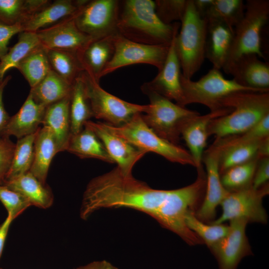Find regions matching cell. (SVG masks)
<instances>
[{
	"label": "cell",
	"mask_w": 269,
	"mask_h": 269,
	"mask_svg": "<svg viewBox=\"0 0 269 269\" xmlns=\"http://www.w3.org/2000/svg\"><path fill=\"white\" fill-rule=\"evenodd\" d=\"M118 0H87L73 16L77 27L93 39L118 34Z\"/></svg>",
	"instance_id": "11"
},
{
	"label": "cell",
	"mask_w": 269,
	"mask_h": 269,
	"mask_svg": "<svg viewBox=\"0 0 269 269\" xmlns=\"http://www.w3.org/2000/svg\"><path fill=\"white\" fill-rule=\"evenodd\" d=\"M195 213L190 212L186 215V224L209 248L228 234L229 225L206 224L197 218Z\"/></svg>",
	"instance_id": "38"
},
{
	"label": "cell",
	"mask_w": 269,
	"mask_h": 269,
	"mask_svg": "<svg viewBox=\"0 0 269 269\" xmlns=\"http://www.w3.org/2000/svg\"><path fill=\"white\" fill-rule=\"evenodd\" d=\"M13 220L10 216L7 215L4 221L0 224V259L2 254L9 229Z\"/></svg>",
	"instance_id": "45"
},
{
	"label": "cell",
	"mask_w": 269,
	"mask_h": 269,
	"mask_svg": "<svg viewBox=\"0 0 269 269\" xmlns=\"http://www.w3.org/2000/svg\"><path fill=\"white\" fill-rule=\"evenodd\" d=\"M269 179V157L260 159L258 162L252 182V187L257 189L268 182Z\"/></svg>",
	"instance_id": "43"
},
{
	"label": "cell",
	"mask_w": 269,
	"mask_h": 269,
	"mask_svg": "<svg viewBox=\"0 0 269 269\" xmlns=\"http://www.w3.org/2000/svg\"><path fill=\"white\" fill-rule=\"evenodd\" d=\"M50 1L48 0H0V22L9 25H21Z\"/></svg>",
	"instance_id": "29"
},
{
	"label": "cell",
	"mask_w": 269,
	"mask_h": 269,
	"mask_svg": "<svg viewBox=\"0 0 269 269\" xmlns=\"http://www.w3.org/2000/svg\"><path fill=\"white\" fill-rule=\"evenodd\" d=\"M115 35L93 39L84 48L77 52L84 70L98 82H99L103 71L113 56Z\"/></svg>",
	"instance_id": "23"
},
{
	"label": "cell",
	"mask_w": 269,
	"mask_h": 269,
	"mask_svg": "<svg viewBox=\"0 0 269 269\" xmlns=\"http://www.w3.org/2000/svg\"><path fill=\"white\" fill-rule=\"evenodd\" d=\"M202 161L206 169V186L203 201L196 211V217L203 222L215 220L218 206L229 192L223 186L219 172V153L212 145L204 151Z\"/></svg>",
	"instance_id": "15"
},
{
	"label": "cell",
	"mask_w": 269,
	"mask_h": 269,
	"mask_svg": "<svg viewBox=\"0 0 269 269\" xmlns=\"http://www.w3.org/2000/svg\"><path fill=\"white\" fill-rule=\"evenodd\" d=\"M40 43L36 32L22 31L19 33L17 42L9 48L0 60V82L10 69L16 68L22 59Z\"/></svg>",
	"instance_id": "34"
},
{
	"label": "cell",
	"mask_w": 269,
	"mask_h": 269,
	"mask_svg": "<svg viewBox=\"0 0 269 269\" xmlns=\"http://www.w3.org/2000/svg\"><path fill=\"white\" fill-rule=\"evenodd\" d=\"M245 2L242 0H213L204 17L206 21H216L234 29L243 18Z\"/></svg>",
	"instance_id": "33"
},
{
	"label": "cell",
	"mask_w": 269,
	"mask_h": 269,
	"mask_svg": "<svg viewBox=\"0 0 269 269\" xmlns=\"http://www.w3.org/2000/svg\"><path fill=\"white\" fill-rule=\"evenodd\" d=\"M248 223L243 219L230 221L228 234L209 248L218 261L219 269H236L243 258L252 254L246 235Z\"/></svg>",
	"instance_id": "13"
},
{
	"label": "cell",
	"mask_w": 269,
	"mask_h": 269,
	"mask_svg": "<svg viewBox=\"0 0 269 269\" xmlns=\"http://www.w3.org/2000/svg\"><path fill=\"white\" fill-rule=\"evenodd\" d=\"M188 0H156L155 10L160 20L171 24L183 18Z\"/></svg>",
	"instance_id": "39"
},
{
	"label": "cell",
	"mask_w": 269,
	"mask_h": 269,
	"mask_svg": "<svg viewBox=\"0 0 269 269\" xmlns=\"http://www.w3.org/2000/svg\"><path fill=\"white\" fill-rule=\"evenodd\" d=\"M184 97V107L190 104H200L210 112L225 108L222 101L229 95L238 92H260L243 87L233 79H226L220 70L212 68L198 81H194L180 76Z\"/></svg>",
	"instance_id": "8"
},
{
	"label": "cell",
	"mask_w": 269,
	"mask_h": 269,
	"mask_svg": "<svg viewBox=\"0 0 269 269\" xmlns=\"http://www.w3.org/2000/svg\"><path fill=\"white\" fill-rule=\"evenodd\" d=\"M213 0H193L194 8L199 15L204 19L205 13Z\"/></svg>",
	"instance_id": "46"
},
{
	"label": "cell",
	"mask_w": 269,
	"mask_h": 269,
	"mask_svg": "<svg viewBox=\"0 0 269 269\" xmlns=\"http://www.w3.org/2000/svg\"><path fill=\"white\" fill-rule=\"evenodd\" d=\"M46 107L37 104L29 93L19 111L10 117L2 137L14 136L17 139L36 133L42 125Z\"/></svg>",
	"instance_id": "21"
},
{
	"label": "cell",
	"mask_w": 269,
	"mask_h": 269,
	"mask_svg": "<svg viewBox=\"0 0 269 269\" xmlns=\"http://www.w3.org/2000/svg\"><path fill=\"white\" fill-rule=\"evenodd\" d=\"M93 114V117L102 120L110 125L119 127L129 122L137 114H145L149 104L141 105L125 101L108 93L85 71L80 75Z\"/></svg>",
	"instance_id": "9"
},
{
	"label": "cell",
	"mask_w": 269,
	"mask_h": 269,
	"mask_svg": "<svg viewBox=\"0 0 269 269\" xmlns=\"http://www.w3.org/2000/svg\"><path fill=\"white\" fill-rule=\"evenodd\" d=\"M221 105L232 111L210 122L208 135L216 138L242 134L269 114V92L234 93L224 98Z\"/></svg>",
	"instance_id": "3"
},
{
	"label": "cell",
	"mask_w": 269,
	"mask_h": 269,
	"mask_svg": "<svg viewBox=\"0 0 269 269\" xmlns=\"http://www.w3.org/2000/svg\"><path fill=\"white\" fill-rule=\"evenodd\" d=\"M71 135L79 133L86 122L93 117L84 83L79 76L75 81L70 104Z\"/></svg>",
	"instance_id": "31"
},
{
	"label": "cell",
	"mask_w": 269,
	"mask_h": 269,
	"mask_svg": "<svg viewBox=\"0 0 269 269\" xmlns=\"http://www.w3.org/2000/svg\"><path fill=\"white\" fill-rule=\"evenodd\" d=\"M0 183L19 193L31 206L47 209L53 203L54 196L50 187L39 181L30 171Z\"/></svg>",
	"instance_id": "25"
},
{
	"label": "cell",
	"mask_w": 269,
	"mask_h": 269,
	"mask_svg": "<svg viewBox=\"0 0 269 269\" xmlns=\"http://www.w3.org/2000/svg\"><path fill=\"white\" fill-rule=\"evenodd\" d=\"M262 140L235 144L221 150H218L214 147L219 153V167L220 175L233 166L244 163L257 157L259 148Z\"/></svg>",
	"instance_id": "36"
},
{
	"label": "cell",
	"mask_w": 269,
	"mask_h": 269,
	"mask_svg": "<svg viewBox=\"0 0 269 269\" xmlns=\"http://www.w3.org/2000/svg\"><path fill=\"white\" fill-rule=\"evenodd\" d=\"M113 56L101 74V78L118 69L135 64H147L158 71L166 60L170 45H148L130 40L117 34L114 36Z\"/></svg>",
	"instance_id": "12"
},
{
	"label": "cell",
	"mask_w": 269,
	"mask_h": 269,
	"mask_svg": "<svg viewBox=\"0 0 269 269\" xmlns=\"http://www.w3.org/2000/svg\"><path fill=\"white\" fill-rule=\"evenodd\" d=\"M269 193V183L257 189L251 186L229 192L220 204L221 216L210 224H223L237 219H245L248 223H267L268 216L263 206V200Z\"/></svg>",
	"instance_id": "10"
},
{
	"label": "cell",
	"mask_w": 269,
	"mask_h": 269,
	"mask_svg": "<svg viewBox=\"0 0 269 269\" xmlns=\"http://www.w3.org/2000/svg\"><path fill=\"white\" fill-rule=\"evenodd\" d=\"M46 49L51 70L69 83L73 84L75 80L84 71L77 52Z\"/></svg>",
	"instance_id": "32"
},
{
	"label": "cell",
	"mask_w": 269,
	"mask_h": 269,
	"mask_svg": "<svg viewBox=\"0 0 269 269\" xmlns=\"http://www.w3.org/2000/svg\"><path fill=\"white\" fill-rule=\"evenodd\" d=\"M267 157H269V136L262 140L257 154L259 159Z\"/></svg>",
	"instance_id": "48"
},
{
	"label": "cell",
	"mask_w": 269,
	"mask_h": 269,
	"mask_svg": "<svg viewBox=\"0 0 269 269\" xmlns=\"http://www.w3.org/2000/svg\"><path fill=\"white\" fill-rule=\"evenodd\" d=\"M141 90L149 100L150 108L142 118L160 137L179 145L181 133L187 122L200 114L180 106L152 90L144 83Z\"/></svg>",
	"instance_id": "5"
},
{
	"label": "cell",
	"mask_w": 269,
	"mask_h": 269,
	"mask_svg": "<svg viewBox=\"0 0 269 269\" xmlns=\"http://www.w3.org/2000/svg\"><path fill=\"white\" fill-rule=\"evenodd\" d=\"M180 24L163 23L157 15L154 1L119 0L117 22L119 34L139 43L170 45Z\"/></svg>",
	"instance_id": "2"
},
{
	"label": "cell",
	"mask_w": 269,
	"mask_h": 269,
	"mask_svg": "<svg viewBox=\"0 0 269 269\" xmlns=\"http://www.w3.org/2000/svg\"><path fill=\"white\" fill-rule=\"evenodd\" d=\"M232 109L225 108L210 112L204 115L200 114L191 119L181 131V137L185 141L197 169L202 167V157L207 145L208 127L210 122L217 118L230 113Z\"/></svg>",
	"instance_id": "19"
},
{
	"label": "cell",
	"mask_w": 269,
	"mask_h": 269,
	"mask_svg": "<svg viewBox=\"0 0 269 269\" xmlns=\"http://www.w3.org/2000/svg\"><path fill=\"white\" fill-rule=\"evenodd\" d=\"M24 76L30 88L38 84L51 70L46 49L41 44L30 51L16 68Z\"/></svg>",
	"instance_id": "30"
},
{
	"label": "cell",
	"mask_w": 269,
	"mask_h": 269,
	"mask_svg": "<svg viewBox=\"0 0 269 269\" xmlns=\"http://www.w3.org/2000/svg\"><path fill=\"white\" fill-rule=\"evenodd\" d=\"M166 190L151 188L145 183L125 175L116 167L91 180L84 192L80 215L87 219L103 208H129L153 217Z\"/></svg>",
	"instance_id": "1"
},
{
	"label": "cell",
	"mask_w": 269,
	"mask_h": 269,
	"mask_svg": "<svg viewBox=\"0 0 269 269\" xmlns=\"http://www.w3.org/2000/svg\"><path fill=\"white\" fill-rule=\"evenodd\" d=\"M15 143L8 137L0 139V181L4 180L13 157Z\"/></svg>",
	"instance_id": "41"
},
{
	"label": "cell",
	"mask_w": 269,
	"mask_h": 269,
	"mask_svg": "<svg viewBox=\"0 0 269 269\" xmlns=\"http://www.w3.org/2000/svg\"><path fill=\"white\" fill-rule=\"evenodd\" d=\"M258 157L244 163L233 166L220 175L223 187L229 192L240 190L252 186Z\"/></svg>",
	"instance_id": "37"
},
{
	"label": "cell",
	"mask_w": 269,
	"mask_h": 269,
	"mask_svg": "<svg viewBox=\"0 0 269 269\" xmlns=\"http://www.w3.org/2000/svg\"><path fill=\"white\" fill-rule=\"evenodd\" d=\"M57 153V145L51 132L47 128H40L34 140V158L29 171L41 182L46 183L51 161Z\"/></svg>",
	"instance_id": "26"
},
{
	"label": "cell",
	"mask_w": 269,
	"mask_h": 269,
	"mask_svg": "<svg viewBox=\"0 0 269 269\" xmlns=\"http://www.w3.org/2000/svg\"><path fill=\"white\" fill-rule=\"evenodd\" d=\"M22 31L21 24L9 25L0 22V60L8 51L9 40L13 35Z\"/></svg>",
	"instance_id": "42"
},
{
	"label": "cell",
	"mask_w": 269,
	"mask_h": 269,
	"mask_svg": "<svg viewBox=\"0 0 269 269\" xmlns=\"http://www.w3.org/2000/svg\"><path fill=\"white\" fill-rule=\"evenodd\" d=\"M66 150L81 158H95L114 163L98 136L86 127L71 135Z\"/></svg>",
	"instance_id": "28"
},
{
	"label": "cell",
	"mask_w": 269,
	"mask_h": 269,
	"mask_svg": "<svg viewBox=\"0 0 269 269\" xmlns=\"http://www.w3.org/2000/svg\"><path fill=\"white\" fill-rule=\"evenodd\" d=\"M77 269H118L110 263L106 261H96Z\"/></svg>",
	"instance_id": "47"
},
{
	"label": "cell",
	"mask_w": 269,
	"mask_h": 269,
	"mask_svg": "<svg viewBox=\"0 0 269 269\" xmlns=\"http://www.w3.org/2000/svg\"><path fill=\"white\" fill-rule=\"evenodd\" d=\"M174 36L162 68L147 85L157 93L184 107L183 90L180 82L181 67L176 52Z\"/></svg>",
	"instance_id": "18"
},
{
	"label": "cell",
	"mask_w": 269,
	"mask_h": 269,
	"mask_svg": "<svg viewBox=\"0 0 269 269\" xmlns=\"http://www.w3.org/2000/svg\"><path fill=\"white\" fill-rule=\"evenodd\" d=\"M205 58L213 68L221 70L229 55L234 37V29L216 21H207Z\"/></svg>",
	"instance_id": "22"
},
{
	"label": "cell",
	"mask_w": 269,
	"mask_h": 269,
	"mask_svg": "<svg viewBox=\"0 0 269 269\" xmlns=\"http://www.w3.org/2000/svg\"><path fill=\"white\" fill-rule=\"evenodd\" d=\"M87 0H50L21 24L23 31L36 32L73 16Z\"/></svg>",
	"instance_id": "20"
},
{
	"label": "cell",
	"mask_w": 269,
	"mask_h": 269,
	"mask_svg": "<svg viewBox=\"0 0 269 269\" xmlns=\"http://www.w3.org/2000/svg\"><path fill=\"white\" fill-rule=\"evenodd\" d=\"M269 17V0L246 1L244 16L234 28L233 43L224 67L245 54H255L259 58H264L261 34Z\"/></svg>",
	"instance_id": "7"
},
{
	"label": "cell",
	"mask_w": 269,
	"mask_h": 269,
	"mask_svg": "<svg viewBox=\"0 0 269 269\" xmlns=\"http://www.w3.org/2000/svg\"><path fill=\"white\" fill-rule=\"evenodd\" d=\"M0 201L14 220L27 208L31 206L29 201L19 193L0 183Z\"/></svg>",
	"instance_id": "40"
},
{
	"label": "cell",
	"mask_w": 269,
	"mask_h": 269,
	"mask_svg": "<svg viewBox=\"0 0 269 269\" xmlns=\"http://www.w3.org/2000/svg\"><path fill=\"white\" fill-rule=\"evenodd\" d=\"M11 78V76L8 75L0 82V139L1 138L2 133L10 118L4 107L3 93L5 87Z\"/></svg>",
	"instance_id": "44"
},
{
	"label": "cell",
	"mask_w": 269,
	"mask_h": 269,
	"mask_svg": "<svg viewBox=\"0 0 269 269\" xmlns=\"http://www.w3.org/2000/svg\"><path fill=\"white\" fill-rule=\"evenodd\" d=\"M73 85L51 70L29 94L38 104L45 107L71 95Z\"/></svg>",
	"instance_id": "27"
},
{
	"label": "cell",
	"mask_w": 269,
	"mask_h": 269,
	"mask_svg": "<svg viewBox=\"0 0 269 269\" xmlns=\"http://www.w3.org/2000/svg\"><path fill=\"white\" fill-rule=\"evenodd\" d=\"M0 269H2L0 267Z\"/></svg>",
	"instance_id": "49"
},
{
	"label": "cell",
	"mask_w": 269,
	"mask_h": 269,
	"mask_svg": "<svg viewBox=\"0 0 269 269\" xmlns=\"http://www.w3.org/2000/svg\"><path fill=\"white\" fill-rule=\"evenodd\" d=\"M38 131L17 139L11 163L4 180L15 178L30 171L34 158V143Z\"/></svg>",
	"instance_id": "35"
},
{
	"label": "cell",
	"mask_w": 269,
	"mask_h": 269,
	"mask_svg": "<svg viewBox=\"0 0 269 269\" xmlns=\"http://www.w3.org/2000/svg\"><path fill=\"white\" fill-rule=\"evenodd\" d=\"M102 142L107 153L125 175L132 174L134 164L146 153L111 131L105 123L88 121L84 124Z\"/></svg>",
	"instance_id": "14"
},
{
	"label": "cell",
	"mask_w": 269,
	"mask_h": 269,
	"mask_svg": "<svg viewBox=\"0 0 269 269\" xmlns=\"http://www.w3.org/2000/svg\"></svg>",
	"instance_id": "50"
},
{
	"label": "cell",
	"mask_w": 269,
	"mask_h": 269,
	"mask_svg": "<svg viewBox=\"0 0 269 269\" xmlns=\"http://www.w3.org/2000/svg\"><path fill=\"white\" fill-rule=\"evenodd\" d=\"M40 44L47 49L77 52L93 39L81 31L73 16L36 32Z\"/></svg>",
	"instance_id": "16"
},
{
	"label": "cell",
	"mask_w": 269,
	"mask_h": 269,
	"mask_svg": "<svg viewBox=\"0 0 269 269\" xmlns=\"http://www.w3.org/2000/svg\"><path fill=\"white\" fill-rule=\"evenodd\" d=\"M71 96L46 107L42 125L51 132L58 152L66 150L71 136Z\"/></svg>",
	"instance_id": "24"
},
{
	"label": "cell",
	"mask_w": 269,
	"mask_h": 269,
	"mask_svg": "<svg viewBox=\"0 0 269 269\" xmlns=\"http://www.w3.org/2000/svg\"><path fill=\"white\" fill-rule=\"evenodd\" d=\"M106 124L113 133L145 153L152 152L170 162L195 167L190 152L156 134L144 122L142 114L135 115L129 122L119 127Z\"/></svg>",
	"instance_id": "6"
},
{
	"label": "cell",
	"mask_w": 269,
	"mask_h": 269,
	"mask_svg": "<svg viewBox=\"0 0 269 269\" xmlns=\"http://www.w3.org/2000/svg\"><path fill=\"white\" fill-rule=\"evenodd\" d=\"M255 54L243 55L222 69L237 84L260 92H269V64Z\"/></svg>",
	"instance_id": "17"
},
{
	"label": "cell",
	"mask_w": 269,
	"mask_h": 269,
	"mask_svg": "<svg viewBox=\"0 0 269 269\" xmlns=\"http://www.w3.org/2000/svg\"><path fill=\"white\" fill-rule=\"evenodd\" d=\"M180 27L174 38L175 50L182 75L191 79L205 59L207 36V22L197 13L193 0H188Z\"/></svg>",
	"instance_id": "4"
}]
</instances>
